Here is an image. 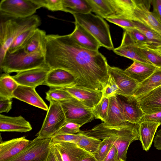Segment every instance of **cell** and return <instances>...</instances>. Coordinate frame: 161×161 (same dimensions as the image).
Wrapping results in <instances>:
<instances>
[{"mask_svg": "<svg viewBox=\"0 0 161 161\" xmlns=\"http://www.w3.org/2000/svg\"><path fill=\"white\" fill-rule=\"evenodd\" d=\"M45 59L50 69H60L71 74L75 86L102 92L109 79L106 57L98 51L82 47L69 34L47 35Z\"/></svg>", "mask_w": 161, "mask_h": 161, "instance_id": "obj_1", "label": "cell"}, {"mask_svg": "<svg viewBox=\"0 0 161 161\" xmlns=\"http://www.w3.org/2000/svg\"><path fill=\"white\" fill-rule=\"evenodd\" d=\"M79 133L99 140L114 137L116 139L114 143L118 150V158L125 161L127 153L130 144L139 140L138 124L127 122L119 126L107 125L104 122L97 125L92 129L81 130Z\"/></svg>", "mask_w": 161, "mask_h": 161, "instance_id": "obj_2", "label": "cell"}, {"mask_svg": "<svg viewBox=\"0 0 161 161\" xmlns=\"http://www.w3.org/2000/svg\"><path fill=\"white\" fill-rule=\"evenodd\" d=\"M0 64L3 61L11 45L23 32L37 28L41 24L37 15L25 18H12L0 15Z\"/></svg>", "mask_w": 161, "mask_h": 161, "instance_id": "obj_3", "label": "cell"}, {"mask_svg": "<svg viewBox=\"0 0 161 161\" xmlns=\"http://www.w3.org/2000/svg\"><path fill=\"white\" fill-rule=\"evenodd\" d=\"M45 53V51L42 50L31 53H26L23 49L12 53L7 52L0 64V71L7 74L17 73L47 66Z\"/></svg>", "mask_w": 161, "mask_h": 161, "instance_id": "obj_4", "label": "cell"}, {"mask_svg": "<svg viewBox=\"0 0 161 161\" xmlns=\"http://www.w3.org/2000/svg\"><path fill=\"white\" fill-rule=\"evenodd\" d=\"M73 15L74 23L78 24L90 33L101 47L109 50H114L109 26L103 18L91 12Z\"/></svg>", "mask_w": 161, "mask_h": 161, "instance_id": "obj_5", "label": "cell"}, {"mask_svg": "<svg viewBox=\"0 0 161 161\" xmlns=\"http://www.w3.org/2000/svg\"><path fill=\"white\" fill-rule=\"evenodd\" d=\"M48 109L39 132L36 135L40 139L51 138L67 122L60 102H49Z\"/></svg>", "mask_w": 161, "mask_h": 161, "instance_id": "obj_6", "label": "cell"}, {"mask_svg": "<svg viewBox=\"0 0 161 161\" xmlns=\"http://www.w3.org/2000/svg\"><path fill=\"white\" fill-rule=\"evenodd\" d=\"M41 7L34 0H2L0 15L15 18L31 16Z\"/></svg>", "mask_w": 161, "mask_h": 161, "instance_id": "obj_7", "label": "cell"}, {"mask_svg": "<svg viewBox=\"0 0 161 161\" xmlns=\"http://www.w3.org/2000/svg\"><path fill=\"white\" fill-rule=\"evenodd\" d=\"M52 139L36 137L21 152L7 161H46L51 145Z\"/></svg>", "mask_w": 161, "mask_h": 161, "instance_id": "obj_8", "label": "cell"}, {"mask_svg": "<svg viewBox=\"0 0 161 161\" xmlns=\"http://www.w3.org/2000/svg\"><path fill=\"white\" fill-rule=\"evenodd\" d=\"M60 103L67 122H72L81 126L94 118L92 108L73 97Z\"/></svg>", "mask_w": 161, "mask_h": 161, "instance_id": "obj_9", "label": "cell"}, {"mask_svg": "<svg viewBox=\"0 0 161 161\" xmlns=\"http://www.w3.org/2000/svg\"><path fill=\"white\" fill-rule=\"evenodd\" d=\"M136 7L130 19L138 22L154 31L161 36V22L150 10L152 0H136Z\"/></svg>", "mask_w": 161, "mask_h": 161, "instance_id": "obj_10", "label": "cell"}, {"mask_svg": "<svg viewBox=\"0 0 161 161\" xmlns=\"http://www.w3.org/2000/svg\"><path fill=\"white\" fill-rule=\"evenodd\" d=\"M108 72L113 76L119 89L118 95L127 99L132 97L139 83L128 75L125 70L118 67L109 66Z\"/></svg>", "mask_w": 161, "mask_h": 161, "instance_id": "obj_11", "label": "cell"}, {"mask_svg": "<svg viewBox=\"0 0 161 161\" xmlns=\"http://www.w3.org/2000/svg\"><path fill=\"white\" fill-rule=\"evenodd\" d=\"M50 70L47 65L17 73L12 77L19 85L36 88L43 85Z\"/></svg>", "mask_w": 161, "mask_h": 161, "instance_id": "obj_12", "label": "cell"}, {"mask_svg": "<svg viewBox=\"0 0 161 161\" xmlns=\"http://www.w3.org/2000/svg\"><path fill=\"white\" fill-rule=\"evenodd\" d=\"M62 88L69 93L73 97L92 108L100 101L103 96L102 91L75 85Z\"/></svg>", "mask_w": 161, "mask_h": 161, "instance_id": "obj_13", "label": "cell"}, {"mask_svg": "<svg viewBox=\"0 0 161 161\" xmlns=\"http://www.w3.org/2000/svg\"><path fill=\"white\" fill-rule=\"evenodd\" d=\"M35 89V87L19 85L13 93V98L47 111L49 107Z\"/></svg>", "mask_w": 161, "mask_h": 161, "instance_id": "obj_14", "label": "cell"}, {"mask_svg": "<svg viewBox=\"0 0 161 161\" xmlns=\"http://www.w3.org/2000/svg\"><path fill=\"white\" fill-rule=\"evenodd\" d=\"M51 143L58 150L63 161H81L90 153L75 143L52 141Z\"/></svg>", "mask_w": 161, "mask_h": 161, "instance_id": "obj_15", "label": "cell"}, {"mask_svg": "<svg viewBox=\"0 0 161 161\" xmlns=\"http://www.w3.org/2000/svg\"><path fill=\"white\" fill-rule=\"evenodd\" d=\"M74 76L68 72L60 69H50L43 85L51 88H64L75 85Z\"/></svg>", "mask_w": 161, "mask_h": 161, "instance_id": "obj_16", "label": "cell"}, {"mask_svg": "<svg viewBox=\"0 0 161 161\" xmlns=\"http://www.w3.org/2000/svg\"><path fill=\"white\" fill-rule=\"evenodd\" d=\"M145 114L161 111V87H158L135 100Z\"/></svg>", "mask_w": 161, "mask_h": 161, "instance_id": "obj_17", "label": "cell"}, {"mask_svg": "<svg viewBox=\"0 0 161 161\" xmlns=\"http://www.w3.org/2000/svg\"><path fill=\"white\" fill-rule=\"evenodd\" d=\"M31 141L25 136L2 142L0 144V161H7L21 152Z\"/></svg>", "mask_w": 161, "mask_h": 161, "instance_id": "obj_18", "label": "cell"}, {"mask_svg": "<svg viewBox=\"0 0 161 161\" xmlns=\"http://www.w3.org/2000/svg\"><path fill=\"white\" fill-rule=\"evenodd\" d=\"M32 129L30 123L21 115L10 116L0 114L1 132H29Z\"/></svg>", "mask_w": 161, "mask_h": 161, "instance_id": "obj_19", "label": "cell"}, {"mask_svg": "<svg viewBox=\"0 0 161 161\" xmlns=\"http://www.w3.org/2000/svg\"><path fill=\"white\" fill-rule=\"evenodd\" d=\"M117 98L126 122L139 124L145 115L136 100L128 101L124 97L117 95Z\"/></svg>", "mask_w": 161, "mask_h": 161, "instance_id": "obj_20", "label": "cell"}, {"mask_svg": "<svg viewBox=\"0 0 161 161\" xmlns=\"http://www.w3.org/2000/svg\"><path fill=\"white\" fill-rule=\"evenodd\" d=\"M69 35L80 46L92 51H98L101 47L98 41L88 31L78 24Z\"/></svg>", "mask_w": 161, "mask_h": 161, "instance_id": "obj_21", "label": "cell"}, {"mask_svg": "<svg viewBox=\"0 0 161 161\" xmlns=\"http://www.w3.org/2000/svg\"><path fill=\"white\" fill-rule=\"evenodd\" d=\"M158 68L151 64L133 61L125 70L128 75L140 84L151 75Z\"/></svg>", "mask_w": 161, "mask_h": 161, "instance_id": "obj_22", "label": "cell"}, {"mask_svg": "<svg viewBox=\"0 0 161 161\" xmlns=\"http://www.w3.org/2000/svg\"><path fill=\"white\" fill-rule=\"evenodd\" d=\"M160 125L159 123L149 121L142 122L138 124L139 140L143 150L146 151L149 150L157 129Z\"/></svg>", "mask_w": 161, "mask_h": 161, "instance_id": "obj_23", "label": "cell"}, {"mask_svg": "<svg viewBox=\"0 0 161 161\" xmlns=\"http://www.w3.org/2000/svg\"><path fill=\"white\" fill-rule=\"evenodd\" d=\"M161 86V67H158L148 78L139 85L133 96L128 99L132 101Z\"/></svg>", "mask_w": 161, "mask_h": 161, "instance_id": "obj_24", "label": "cell"}, {"mask_svg": "<svg viewBox=\"0 0 161 161\" xmlns=\"http://www.w3.org/2000/svg\"><path fill=\"white\" fill-rule=\"evenodd\" d=\"M117 95L109 98V105L107 116L106 120L103 122L107 125L119 126L127 122L117 99Z\"/></svg>", "mask_w": 161, "mask_h": 161, "instance_id": "obj_25", "label": "cell"}, {"mask_svg": "<svg viewBox=\"0 0 161 161\" xmlns=\"http://www.w3.org/2000/svg\"><path fill=\"white\" fill-rule=\"evenodd\" d=\"M109 0L114 13L113 15L130 19L136 7L135 0Z\"/></svg>", "mask_w": 161, "mask_h": 161, "instance_id": "obj_26", "label": "cell"}, {"mask_svg": "<svg viewBox=\"0 0 161 161\" xmlns=\"http://www.w3.org/2000/svg\"><path fill=\"white\" fill-rule=\"evenodd\" d=\"M47 35L45 31L36 28L23 49L27 53H32L39 50L46 51Z\"/></svg>", "mask_w": 161, "mask_h": 161, "instance_id": "obj_27", "label": "cell"}, {"mask_svg": "<svg viewBox=\"0 0 161 161\" xmlns=\"http://www.w3.org/2000/svg\"><path fill=\"white\" fill-rule=\"evenodd\" d=\"M63 11L72 14H86L91 12L87 0H62Z\"/></svg>", "mask_w": 161, "mask_h": 161, "instance_id": "obj_28", "label": "cell"}, {"mask_svg": "<svg viewBox=\"0 0 161 161\" xmlns=\"http://www.w3.org/2000/svg\"><path fill=\"white\" fill-rule=\"evenodd\" d=\"M19 85L9 74H2L0 77V97L12 99L13 93Z\"/></svg>", "mask_w": 161, "mask_h": 161, "instance_id": "obj_29", "label": "cell"}, {"mask_svg": "<svg viewBox=\"0 0 161 161\" xmlns=\"http://www.w3.org/2000/svg\"><path fill=\"white\" fill-rule=\"evenodd\" d=\"M91 8V12L103 18L114 15L109 0H87Z\"/></svg>", "mask_w": 161, "mask_h": 161, "instance_id": "obj_30", "label": "cell"}, {"mask_svg": "<svg viewBox=\"0 0 161 161\" xmlns=\"http://www.w3.org/2000/svg\"><path fill=\"white\" fill-rule=\"evenodd\" d=\"M123 39L137 47L146 46L149 47L150 43L144 35L136 28L124 29Z\"/></svg>", "mask_w": 161, "mask_h": 161, "instance_id": "obj_31", "label": "cell"}, {"mask_svg": "<svg viewBox=\"0 0 161 161\" xmlns=\"http://www.w3.org/2000/svg\"><path fill=\"white\" fill-rule=\"evenodd\" d=\"M136 47L132 44H121L119 46L114 48L113 51L116 54L133 61H139L149 64L141 56L137 51Z\"/></svg>", "mask_w": 161, "mask_h": 161, "instance_id": "obj_32", "label": "cell"}, {"mask_svg": "<svg viewBox=\"0 0 161 161\" xmlns=\"http://www.w3.org/2000/svg\"><path fill=\"white\" fill-rule=\"evenodd\" d=\"M136 48L141 56L149 63L158 67H161V54L154 49L146 46Z\"/></svg>", "mask_w": 161, "mask_h": 161, "instance_id": "obj_33", "label": "cell"}, {"mask_svg": "<svg viewBox=\"0 0 161 161\" xmlns=\"http://www.w3.org/2000/svg\"><path fill=\"white\" fill-rule=\"evenodd\" d=\"M136 29L146 37L148 40L150 47L154 48L161 45V36L157 33L142 24L135 21Z\"/></svg>", "mask_w": 161, "mask_h": 161, "instance_id": "obj_34", "label": "cell"}, {"mask_svg": "<svg viewBox=\"0 0 161 161\" xmlns=\"http://www.w3.org/2000/svg\"><path fill=\"white\" fill-rule=\"evenodd\" d=\"M36 29H29L21 34L14 41L7 52L12 53L23 49L34 34Z\"/></svg>", "mask_w": 161, "mask_h": 161, "instance_id": "obj_35", "label": "cell"}, {"mask_svg": "<svg viewBox=\"0 0 161 161\" xmlns=\"http://www.w3.org/2000/svg\"><path fill=\"white\" fill-rule=\"evenodd\" d=\"M116 141L114 137H110L106 138L101 142L97 150L92 154L97 161L103 160Z\"/></svg>", "mask_w": 161, "mask_h": 161, "instance_id": "obj_36", "label": "cell"}, {"mask_svg": "<svg viewBox=\"0 0 161 161\" xmlns=\"http://www.w3.org/2000/svg\"><path fill=\"white\" fill-rule=\"evenodd\" d=\"M81 134V136L76 144L80 148L92 154L97 150L101 141Z\"/></svg>", "mask_w": 161, "mask_h": 161, "instance_id": "obj_37", "label": "cell"}, {"mask_svg": "<svg viewBox=\"0 0 161 161\" xmlns=\"http://www.w3.org/2000/svg\"><path fill=\"white\" fill-rule=\"evenodd\" d=\"M73 97L62 88H51L46 92V99L49 102H61L69 100Z\"/></svg>", "mask_w": 161, "mask_h": 161, "instance_id": "obj_38", "label": "cell"}, {"mask_svg": "<svg viewBox=\"0 0 161 161\" xmlns=\"http://www.w3.org/2000/svg\"><path fill=\"white\" fill-rule=\"evenodd\" d=\"M109 105V98L102 97L100 101L92 108L94 118L104 122L107 118Z\"/></svg>", "mask_w": 161, "mask_h": 161, "instance_id": "obj_39", "label": "cell"}, {"mask_svg": "<svg viewBox=\"0 0 161 161\" xmlns=\"http://www.w3.org/2000/svg\"><path fill=\"white\" fill-rule=\"evenodd\" d=\"M109 74L107 83L102 92V97L110 98L118 95L120 90L113 76Z\"/></svg>", "mask_w": 161, "mask_h": 161, "instance_id": "obj_40", "label": "cell"}, {"mask_svg": "<svg viewBox=\"0 0 161 161\" xmlns=\"http://www.w3.org/2000/svg\"><path fill=\"white\" fill-rule=\"evenodd\" d=\"M41 8L44 7L52 11H63L62 0H34Z\"/></svg>", "mask_w": 161, "mask_h": 161, "instance_id": "obj_41", "label": "cell"}, {"mask_svg": "<svg viewBox=\"0 0 161 161\" xmlns=\"http://www.w3.org/2000/svg\"><path fill=\"white\" fill-rule=\"evenodd\" d=\"M108 22L119 26L124 30L129 28H135L134 21L123 17L112 15L106 19Z\"/></svg>", "mask_w": 161, "mask_h": 161, "instance_id": "obj_42", "label": "cell"}, {"mask_svg": "<svg viewBox=\"0 0 161 161\" xmlns=\"http://www.w3.org/2000/svg\"><path fill=\"white\" fill-rule=\"evenodd\" d=\"M81 126L72 122H66L54 135L59 134H74L79 133Z\"/></svg>", "mask_w": 161, "mask_h": 161, "instance_id": "obj_43", "label": "cell"}, {"mask_svg": "<svg viewBox=\"0 0 161 161\" xmlns=\"http://www.w3.org/2000/svg\"><path fill=\"white\" fill-rule=\"evenodd\" d=\"M81 136L80 133L74 134H59L53 136L51 139L53 142H64L76 143Z\"/></svg>", "mask_w": 161, "mask_h": 161, "instance_id": "obj_44", "label": "cell"}, {"mask_svg": "<svg viewBox=\"0 0 161 161\" xmlns=\"http://www.w3.org/2000/svg\"><path fill=\"white\" fill-rule=\"evenodd\" d=\"M12 99L0 97V113H7L12 108Z\"/></svg>", "mask_w": 161, "mask_h": 161, "instance_id": "obj_45", "label": "cell"}, {"mask_svg": "<svg viewBox=\"0 0 161 161\" xmlns=\"http://www.w3.org/2000/svg\"><path fill=\"white\" fill-rule=\"evenodd\" d=\"M145 121L154 122L159 123L161 125V111L152 114H145L142 118L140 122Z\"/></svg>", "mask_w": 161, "mask_h": 161, "instance_id": "obj_46", "label": "cell"}, {"mask_svg": "<svg viewBox=\"0 0 161 161\" xmlns=\"http://www.w3.org/2000/svg\"><path fill=\"white\" fill-rule=\"evenodd\" d=\"M118 150L113 144L109 153L103 161H118Z\"/></svg>", "mask_w": 161, "mask_h": 161, "instance_id": "obj_47", "label": "cell"}, {"mask_svg": "<svg viewBox=\"0 0 161 161\" xmlns=\"http://www.w3.org/2000/svg\"><path fill=\"white\" fill-rule=\"evenodd\" d=\"M153 11L161 22V0L152 1Z\"/></svg>", "mask_w": 161, "mask_h": 161, "instance_id": "obj_48", "label": "cell"}, {"mask_svg": "<svg viewBox=\"0 0 161 161\" xmlns=\"http://www.w3.org/2000/svg\"><path fill=\"white\" fill-rule=\"evenodd\" d=\"M153 142L156 148L158 150H161V129L157 132Z\"/></svg>", "mask_w": 161, "mask_h": 161, "instance_id": "obj_49", "label": "cell"}, {"mask_svg": "<svg viewBox=\"0 0 161 161\" xmlns=\"http://www.w3.org/2000/svg\"><path fill=\"white\" fill-rule=\"evenodd\" d=\"M46 161H58L54 152V146L52 143Z\"/></svg>", "mask_w": 161, "mask_h": 161, "instance_id": "obj_50", "label": "cell"}, {"mask_svg": "<svg viewBox=\"0 0 161 161\" xmlns=\"http://www.w3.org/2000/svg\"><path fill=\"white\" fill-rule=\"evenodd\" d=\"M81 161H97L92 154L89 153Z\"/></svg>", "mask_w": 161, "mask_h": 161, "instance_id": "obj_51", "label": "cell"}, {"mask_svg": "<svg viewBox=\"0 0 161 161\" xmlns=\"http://www.w3.org/2000/svg\"><path fill=\"white\" fill-rule=\"evenodd\" d=\"M53 145V144H52ZM54 150L58 161H63L58 150L54 146Z\"/></svg>", "mask_w": 161, "mask_h": 161, "instance_id": "obj_52", "label": "cell"}, {"mask_svg": "<svg viewBox=\"0 0 161 161\" xmlns=\"http://www.w3.org/2000/svg\"><path fill=\"white\" fill-rule=\"evenodd\" d=\"M161 54V45L153 48Z\"/></svg>", "mask_w": 161, "mask_h": 161, "instance_id": "obj_53", "label": "cell"}, {"mask_svg": "<svg viewBox=\"0 0 161 161\" xmlns=\"http://www.w3.org/2000/svg\"><path fill=\"white\" fill-rule=\"evenodd\" d=\"M118 161H124L123 160L121 159H118Z\"/></svg>", "mask_w": 161, "mask_h": 161, "instance_id": "obj_54", "label": "cell"}, {"mask_svg": "<svg viewBox=\"0 0 161 161\" xmlns=\"http://www.w3.org/2000/svg\"></svg>", "mask_w": 161, "mask_h": 161, "instance_id": "obj_55", "label": "cell"}]
</instances>
